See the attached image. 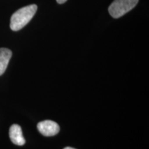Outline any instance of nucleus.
Wrapping results in <instances>:
<instances>
[{
  "mask_svg": "<svg viewBox=\"0 0 149 149\" xmlns=\"http://www.w3.org/2000/svg\"><path fill=\"white\" fill-rule=\"evenodd\" d=\"M37 6L31 4L19 9L10 18V27L12 31H18L25 26L36 13Z\"/></svg>",
  "mask_w": 149,
  "mask_h": 149,
  "instance_id": "nucleus-1",
  "label": "nucleus"
},
{
  "mask_svg": "<svg viewBox=\"0 0 149 149\" xmlns=\"http://www.w3.org/2000/svg\"><path fill=\"white\" fill-rule=\"evenodd\" d=\"M139 0H114L110 5L109 12L113 18H120L131 10Z\"/></svg>",
  "mask_w": 149,
  "mask_h": 149,
  "instance_id": "nucleus-2",
  "label": "nucleus"
},
{
  "mask_svg": "<svg viewBox=\"0 0 149 149\" xmlns=\"http://www.w3.org/2000/svg\"><path fill=\"white\" fill-rule=\"evenodd\" d=\"M37 129L44 136L51 137L57 135L59 132V126L57 123L51 120H45L37 124Z\"/></svg>",
  "mask_w": 149,
  "mask_h": 149,
  "instance_id": "nucleus-3",
  "label": "nucleus"
},
{
  "mask_svg": "<svg viewBox=\"0 0 149 149\" xmlns=\"http://www.w3.org/2000/svg\"><path fill=\"white\" fill-rule=\"evenodd\" d=\"M9 137L11 141L17 146H23L26 143L22 128L18 124H13L9 129Z\"/></svg>",
  "mask_w": 149,
  "mask_h": 149,
  "instance_id": "nucleus-4",
  "label": "nucleus"
},
{
  "mask_svg": "<svg viewBox=\"0 0 149 149\" xmlns=\"http://www.w3.org/2000/svg\"><path fill=\"white\" fill-rule=\"evenodd\" d=\"M12 57V51L8 48H0V76L4 73L9 61Z\"/></svg>",
  "mask_w": 149,
  "mask_h": 149,
  "instance_id": "nucleus-5",
  "label": "nucleus"
},
{
  "mask_svg": "<svg viewBox=\"0 0 149 149\" xmlns=\"http://www.w3.org/2000/svg\"><path fill=\"white\" fill-rule=\"evenodd\" d=\"M57 1V2L59 3V4H61V3H64L66 2L67 0H56Z\"/></svg>",
  "mask_w": 149,
  "mask_h": 149,
  "instance_id": "nucleus-6",
  "label": "nucleus"
},
{
  "mask_svg": "<svg viewBox=\"0 0 149 149\" xmlns=\"http://www.w3.org/2000/svg\"><path fill=\"white\" fill-rule=\"evenodd\" d=\"M64 149H75V148H72V147H66V148H64Z\"/></svg>",
  "mask_w": 149,
  "mask_h": 149,
  "instance_id": "nucleus-7",
  "label": "nucleus"
}]
</instances>
